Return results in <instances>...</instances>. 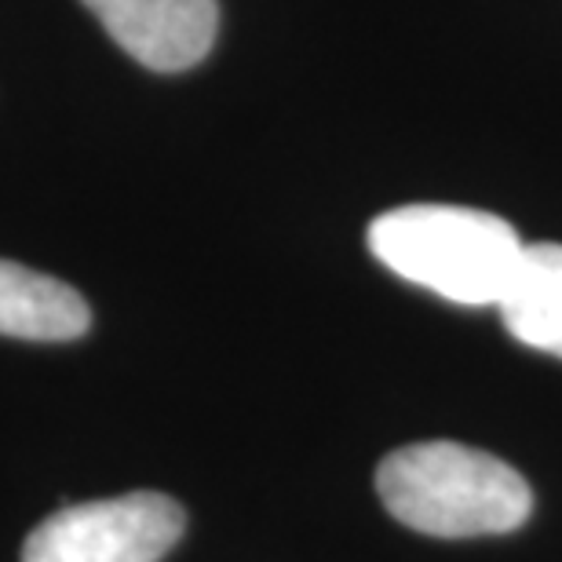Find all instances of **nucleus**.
Returning <instances> with one entry per match:
<instances>
[{"instance_id": "1", "label": "nucleus", "mask_w": 562, "mask_h": 562, "mask_svg": "<svg viewBox=\"0 0 562 562\" xmlns=\"http://www.w3.org/2000/svg\"><path fill=\"white\" fill-rule=\"evenodd\" d=\"M376 493L402 526L446 541L512 533L533 512L519 471L460 442H413L387 453Z\"/></svg>"}, {"instance_id": "2", "label": "nucleus", "mask_w": 562, "mask_h": 562, "mask_svg": "<svg viewBox=\"0 0 562 562\" xmlns=\"http://www.w3.org/2000/svg\"><path fill=\"white\" fill-rule=\"evenodd\" d=\"M508 220L460 205H402L369 223V252L391 274L464 307H497L522 260Z\"/></svg>"}, {"instance_id": "3", "label": "nucleus", "mask_w": 562, "mask_h": 562, "mask_svg": "<svg viewBox=\"0 0 562 562\" xmlns=\"http://www.w3.org/2000/svg\"><path fill=\"white\" fill-rule=\"evenodd\" d=\"M187 526L165 493H125L48 515L22 544V562H161Z\"/></svg>"}, {"instance_id": "4", "label": "nucleus", "mask_w": 562, "mask_h": 562, "mask_svg": "<svg viewBox=\"0 0 562 562\" xmlns=\"http://www.w3.org/2000/svg\"><path fill=\"white\" fill-rule=\"evenodd\" d=\"M103 30L146 70L179 74L216 44V0H81Z\"/></svg>"}, {"instance_id": "5", "label": "nucleus", "mask_w": 562, "mask_h": 562, "mask_svg": "<svg viewBox=\"0 0 562 562\" xmlns=\"http://www.w3.org/2000/svg\"><path fill=\"white\" fill-rule=\"evenodd\" d=\"M92 311L74 285L0 260V336L66 344L88 333Z\"/></svg>"}, {"instance_id": "6", "label": "nucleus", "mask_w": 562, "mask_h": 562, "mask_svg": "<svg viewBox=\"0 0 562 562\" xmlns=\"http://www.w3.org/2000/svg\"><path fill=\"white\" fill-rule=\"evenodd\" d=\"M497 307L515 340L562 358V245H526Z\"/></svg>"}]
</instances>
